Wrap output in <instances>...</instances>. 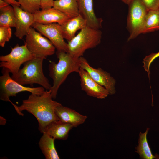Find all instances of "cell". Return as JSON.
I'll use <instances>...</instances> for the list:
<instances>
[{
	"mask_svg": "<svg viewBox=\"0 0 159 159\" xmlns=\"http://www.w3.org/2000/svg\"><path fill=\"white\" fill-rule=\"evenodd\" d=\"M12 6L14 10L16 18L14 34L19 39H22L24 36L28 34L34 22V14L24 10L20 6Z\"/></svg>",
	"mask_w": 159,
	"mask_h": 159,
	"instance_id": "7c38bea8",
	"label": "cell"
},
{
	"mask_svg": "<svg viewBox=\"0 0 159 159\" xmlns=\"http://www.w3.org/2000/svg\"><path fill=\"white\" fill-rule=\"evenodd\" d=\"M55 114L58 120L70 124L74 127L83 123L87 118L86 116L82 115L73 109L63 106L61 104L56 107Z\"/></svg>",
	"mask_w": 159,
	"mask_h": 159,
	"instance_id": "9a60e30c",
	"label": "cell"
},
{
	"mask_svg": "<svg viewBox=\"0 0 159 159\" xmlns=\"http://www.w3.org/2000/svg\"><path fill=\"white\" fill-rule=\"evenodd\" d=\"M39 142V147L46 159H59L55 147V139L47 133H44Z\"/></svg>",
	"mask_w": 159,
	"mask_h": 159,
	"instance_id": "ac0fdd59",
	"label": "cell"
},
{
	"mask_svg": "<svg viewBox=\"0 0 159 159\" xmlns=\"http://www.w3.org/2000/svg\"><path fill=\"white\" fill-rule=\"evenodd\" d=\"M102 37L100 29L87 26L68 42L67 53L76 58L83 56L86 50L95 48L100 43Z\"/></svg>",
	"mask_w": 159,
	"mask_h": 159,
	"instance_id": "277c9868",
	"label": "cell"
},
{
	"mask_svg": "<svg viewBox=\"0 0 159 159\" xmlns=\"http://www.w3.org/2000/svg\"><path fill=\"white\" fill-rule=\"evenodd\" d=\"M80 14L86 20L87 26L95 29L102 27V19L95 14L93 0H77Z\"/></svg>",
	"mask_w": 159,
	"mask_h": 159,
	"instance_id": "5bb4252c",
	"label": "cell"
},
{
	"mask_svg": "<svg viewBox=\"0 0 159 159\" xmlns=\"http://www.w3.org/2000/svg\"><path fill=\"white\" fill-rule=\"evenodd\" d=\"M9 5L4 0H0V9L5 7Z\"/></svg>",
	"mask_w": 159,
	"mask_h": 159,
	"instance_id": "f1b7e54d",
	"label": "cell"
},
{
	"mask_svg": "<svg viewBox=\"0 0 159 159\" xmlns=\"http://www.w3.org/2000/svg\"><path fill=\"white\" fill-rule=\"evenodd\" d=\"M16 18L13 7L9 5L0 9V26L15 27Z\"/></svg>",
	"mask_w": 159,
	"mask_h": 159,
	"instance_id": "7402d4cb",
	"label": "cell"
},
{
	"mask_svg": "<svg viewBox=\"0 0 159 159\" xmlns=\"http://www.w3.org/2000/svg\"><path fill=\"white\" fill-rule=\"evenodd\" d=\"M18 2L23 10L32 14L41 8V0H19Z\"/></svg>",
	"mask_w": 159,
	"mask_h": 159,
	"instance_id": "603a6c76",
	"label": "cell"
},
{
	"mask_svg": "<svg viewBox=\"0 0 159 159\" xmlns=\"http://www.w3.org/2000/svg\"><path fill=\"white\" fill-rule=\"evenodd\" d=\"M159 30V10L148 11L142 33Z\"/></svg>",
	"mask_w": 159,
	"mask_h": 159,
	"instance_id": "44dd1931",
	"label": "cell"
},
{
	"mask_svg": "<svg viewBox=\"0 0 159 159\" xmlns=\"http://www.w3.org/2000/svg\"><path fill=\"white\" fill-rule=\"evenodd\" d=\"M44 59L34 57L24 64L23 67L18 72L12 75L11 77L18 83L22 85L34 84L40 85L46 90H49L52 86L48 79L44 75L42 64Z\"/></svg>",
	"mask_w": 159,
	"mask_h": 159,
	"instance_id": "3957f363",
	"label": "cell"
},
{
	"mask_svg": "<svg viewBox=\"0 0 159 159\" xmlns=\"http://www.w3.org/2000/svg\"><path fill=\"white\" fill-rule=\"evenodd\" d=\"M57 63L51 62L48 66L49 76L53 80L49 90L53 99L56 97L58 90L68 76L73 72L78 73L80 68L79 58L74 57L63 51L56 52Z\"/></svg>",
	"mask_w": 159,
	"mask_h": 159,
	"instance_id": "7a4b0ae2",
	"label": "cell"
},
{
	"mask_svg": "<svg viewBox=\"0 0 159 159\" xmlns=\"http://www.w3.org/2000/svg\"><path fill=\"white\" fill-rule=\"evenodd\" d=\"M2 75L0 77V99L2 101L12 102L10 97L16 96L19 92H28L38 95L42 94L45 91L42 87H25L13 80L9 75L8 70L2 67Z\"/></svg>",
	"mask_w": 159,
	"mask_h": 159,
	"instance_id": "5b68a950",
	"label": "cell"
},
{
	"mask_svg": "<svg viewBox=\"0 0 159 159\" xmlns=\"http://www.w3.org/2000/svg\"><path fill=\"white\" fill-rule=\"evenodd\" d=\"M79 60L80 67L85 70L93 80L104 87L110 95L115 93L116 80L109 73L100 68L96 69L92 67L83 56L79 58Z\"/></svg>",
	"mask_w": 159,
	"mask_h": 159,
	"instance_id": "9c48e42d",
	"label": "cell"
},
{
	"mask_svg": "<svg viewBox=\"0 0 159 159\" xmlns=\"http://www.w3.org/2000/svg\"><path fill=\"white\" fill-rule=\"evenodd\" d=\"M158 10H159V9H158Z\"/></svg>",
	"mask_w": 159,
	"mask_h": 159,
	"instance_id": "4dcf8cb0",
	"label": "cell"
},
{
	"mask_svg": "<svg viewBox=\"0 0 159 159\" xmlns=\"http://www.w3.org/2000/svg\"><path fill=\"white\" fill-rule=\"evenodd\" d=\"M54 0H41V8L44 9L53 7Z\"/></svg>",
	"mask_w": 159,
	"mask_h": 159,
	"instance_id": "4316f807",
	"label": "cell"
},
{
	"mask_svg": "<svg viewBox=\"0 0 159 159\" xmlns=\"http://www.w3.org/2000/svg\"><path fill=\"white\" fill-rule=\"evenodd\" d=\"M159 57V52L156 53H152L146 56L144 58L142 62L143 64V67L147 72L149 78L150 72V68L152 62L157 58Z\"/></svg>",
	"mask_w": 159,
	"mask_h": 159,
	"instance_id": "d4e9b609",
	"label": "cell"
},
{
	"mask_svg": "<svg viewBox=\"0 0 159 159\" xmlns=\"http://www.w3.org/2000/svg\"><path fill=\"white\" fill-rule=\"evenodd\" d=\"M124 3L128 4L132 0H121Z\"/></svg>",
	"mask_w": 159,
	"mask_h": 159,
	"instance_id": "f546056e",
	"label": "cell"
},
{
	"mask_svg": "<svg viewBox=\"0 0 159 159\" xmlns=\"http://www.w3.org/2000/svg\"><path fill=\"white\" fill-rule=\"evenodd\" d=\"M53 7L65 14L70 18L80 15L77 0H54Z\"/></svg>",
	"mask_w": 159,
	"mask_h": 159,
	"instance_id": "d6986e66",
	"label": "cell"
},
{
	"mask_svg": "<svg viewBox=\"0 0 159 159\" xmlns=\"http://www.w3.org/2000/svg\"><path fill=\"white\" fill-rule=\"evenodd\" d=\"M12 36L11 27L0 26V46L4 47L6 42H8Z\"/></svg>",
	"mask_w": 159,
	"mask_h": 159,
	"instance_id": "cb8c5ba5",
	"label": "cell"
},
{
	"mask_svg": "<svg viewBox=\"0 0 159 159\" xmlns=\"http://www.w3.org/2000/svg\"><path fill=\"white\" fill-rule=\"evenodd\" d=\"M9 4H11L12 6H19L20 5L18 2L19 0H4Z\"/></svg>",
	"mask_w": 159,
	"mask_h": 159,
	"instance_id": "83f0119b",
	"label": "cell"
},
{
	"mask_svg": "<svg viewBox=\"0 0 159 159\" xmlns=\"http://www.w3.org/2000/svg\"><path fill=\"white\" fill-rule=\"evenodd\" d=\"M32 26L50 40L57 51L67 52V43L62 34L60 24L57 23L43 24L34 22Z\"/></svg>",
	"mask_w": 159,
	"mask_h": 159,
	"instance_id": "30bf717a",
	"label": "cell"
},
{
	"mask_svg": "<svg viewBox=\"0 0 159 159\" xmlns=\"http://www.w3.org/2000/svg\"><path fill=\"white\" fill-rule=\"evenodd\" d=\"M33 14L34 22L43 24L57 23L61 24L70 18L65 14L53 7L39 10Z\"/></svg>",
	"mask_w": 159,
	"mask_h": 159,
	"instance_id": "4fadbf2b",
	"label": "cell"
},
{
	"mask_svg": "<svg viewBox=\"0 0 159 159\" xmlns=\"http://www.w3.org/2000/svg\"><path fill=\"white\" fill-rule=\"evenodd\" d=\"M128 5L127 27L130 41L142 33L148 11L139 0H132Z\"/></svg>",
	"mask_w": 159,
	"mask_h": 159,
	"instance_id": "8992f818",
	"label": "cell"
},
{
	"mask_svg": "<svg viewBox=\"0 0 159 159\" xmlns=\"http://www.w3.org/2000/svg\"><path fill=\"white\" fill-rule=\"evenodd\" d=\"M60 25L62 36L68 42L75 36L78 30L87 26L86 20L80 14L69 19Z\"/></svg>",
	"mask_w": 159,
	"mask_h": 159,
	"instance_id": "2e32d148",
	"label": "cell"
},
{
	"mask_svg": "<svg viewBox=\"0 0 159 159\" xmlns=\"http://www.w3.org/2000/svg\"><path fill=\"white\" fill-rule=\"evenodd\" d=\"M34 57L25 43L22 46L17 44L14 47H11L9 54L0 56V67L7 68L12 75H14L18 72L22 64Z\"/></svg>",
	"mask_w": 159,
	"mask_h": 159,
	"instance_id": "ba28073f",
	"label": "cell"
},
{
	"mask_svg": "<svg viewBox=\"0 0 159 159\" xmlns=\"http://www.w3.org/2000/svg\"><path fill=\"white\" fill-rule=\"evenodd\" d=\"M149 130V128H147L144 133H140L138 145L135 148L137 150L135 152L139 154L141 159L158 158L153 154L148 142L147 136Z\"/></svg>",
	"mask_w": 159,
	"mask_h": 159,
	"instance_id": "ffe728a7",
	"label": "cell"
},
{
	"mask_svg": "<svg viewBox=\"0 0 159 159\" xmlns=\"http://www.w3.org/2000/svg\"><path fill=\"white\" fill-rule=\"evenodd\" d=\"M148 11L158 10L159 0H139Z\"/></svg>",
	"mask_w": 159,
	"mask_h": 159,
	"instance_id": "484cf974",
	"label": "cell"
},
{
	"mask_svg": "<svg viewBox=\"0 0 159 159\" xmlns=\"http://www.w3.org/2000/svg\"><path fill=\"white\" fill-rule=\"evenodd\" d=\"M81 90L88 96L99 99L105 98L109 95L108 91L99 84L84 69L80 67L78 73Z\"/></svg>",
	"mask_w": 159,
	"mask_h": 159,
	"instance_id": "8fae6325",
	"label": "cell"
},
{
	"mask_svg": "<svg viewBox=\"0 0 159 159\" xmlns=\"http://www.w3.org/2000/svg\"><path fill=\"white\" fill-rule=\"evenodd\" d=\"M25 43L34 57L45 59L48 56L54 54L56 49L48 39L43 36L32 27L26 36Z\"/></svg>",
	"mask_w": 159,
	"mask_h": 159,
	"instance_id": "52a82bcc",
	"label": "cell"
},
{
	"mask_svg": "<svg viewBox=\"0 0 159 159\" xmlns=\"http://www.w3.org/2000/svg\"><path fill=\"white\" fill-rule=\"evenodd\" d=\"M52 99L50 91L46 90L40 95L31 93L27 99L22 101L20 106L12 104L20 115H23L21 111L24 110L33 115L38 121L39 130L43 133L47 126L58 120L55 110L61 104Z\"/></svg>",
	"mask_w": 159,
	"mask_h": 159,
	"instance_id": "6da1fadb",
	"label": "cell"
},
{
	"mask_svg": "<svg viewBox=\"0 0 159 159\" xmlns=\"http://www.w3.org/2000/svg\"><path fill=\"white\" fill-rule=\"evenodd\" d=\"M73 127L71 125L58 120L47 126L42 133H47L55 139L65 140L68 138L69 131Z\"/></svg>",
	"mask_w": 159,
	"mask_h": 159,
	"instance_id": "e0dca14e",
	"label": "cell"
}]
</instances>
